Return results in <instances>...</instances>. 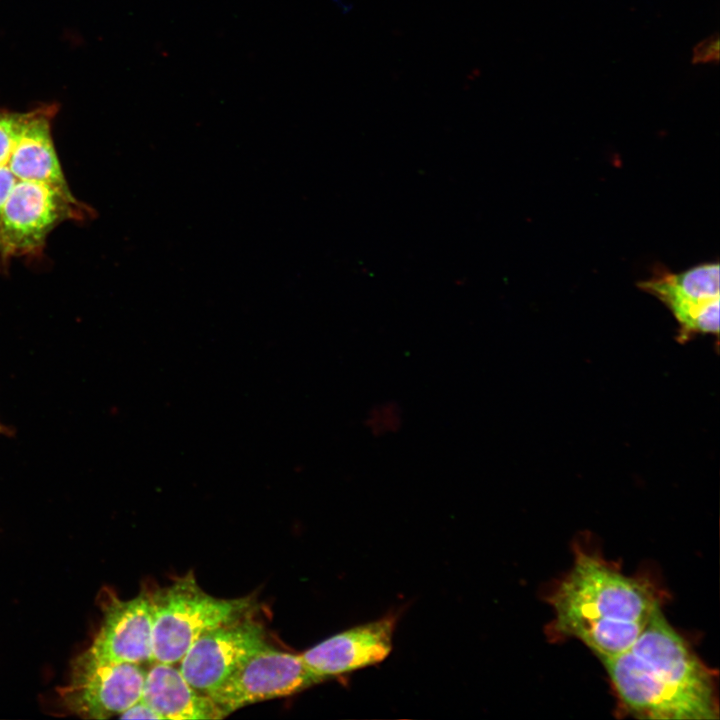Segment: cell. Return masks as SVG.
Here are the masks:
<instances>
[{
    "instance_id": "1",
    "label": "cell",
    "mask_w": 720,
    "mask_h": 720,
    "mask_svg": "<svg viewBox=\"0 0 720 720\" xmlns=\"http://www.w3.org/2000/svg\"><path fill=\"white\" fill-rule=\"evenodd\" d=\"M56 104L27 112L0 108V259L40 256L49 234L66 221L94 218L72 192L58 157Z\"/></svg>"
},
{
    "instance_id": "13",
    "label": "cell",
    "mask_w": 720,
    "mask_h": 720,
    "mask_svg": "<svg viewBox=\"0 0 720 720\" xmlns=\"http://www.w3.org/2000/svg\"><path fill=\"white\" fill-rule=\"evenodd\" d=\"M120 719H163L142 698L127 708L119 716Z\"/></svg>"
},
{
    "instance_id": "11",
    "label": "cell",
    "mask_w": 720,
    "mask_h": 720,
    "mask_svg": "<svg viewBox=\"0 0 720 720\" xmlns=\"http://www.w3.org/2000/svg\"><path fill=\"white\" fill-rule=\"evenodd\" d=\"M142 699L163 719H222L226 713L208 695L193 688L175 664L152 662L146 670Z\"/></svg>"
},
{
    "instance_id": "10",
    "label": "cell",
    "mask_w": 720,
    "mask_h": 720,
    "mask_svg": "<svg viewBox=\"0 0 720 720\" xmlns=\"http://www.w3.org/2000/svg\"><path fill=\"white\" fill-rule=\"evenodd\" d=\"M396 624L394 616L339 632L300 654L321 680L382 662L390 654Z\"/></svg>"
},
{
    "instance_id": "12",
    "label": "cell",
    "mask_w": 720,
    "mask_h": 720,
    "mask_svg": "<svg viewBox=\"0 0 720 720\" xmlns=\"http://www.w3.org/2000/svg\"><path fill=\"white\" fill-rule=\"evenodd\" d=\"M720 40L718 34L711 35L700 43L693 50V63L717 62L719 59Z\"/></svg>"
},
{
    "instance_id": "5",
    "label": "cell",
    "mask_w": 720,
    "mask_h": 720,
    "mask_svg": "<svg viewBox=\"0 0 720 720\" xmlns=\"http://www.w3.org/2000/svg\"><path fill=\"white\" fill-rule=\"evenodd\" d=\"M146 669L140 664L75 658L69 682L58 689L68 711L87 719L119 716L142 698Z\"/></svg>"
},
{
    "instance_id": "2",
    "label": "cell",
    "mask_w": 720,
    "mask_h": 720,
    "mask_svg": "<svg viewBox=\"0 0 720 720\" xmlns=\"http://www.w3.org/2000/svg\"><path fill=\"white\" fill-rule=\"evenodd\" d=\"M626 711L639 718H719L714 673L659 607L623 652L600 659Z\"/></svg>"
},
{
    "instance_id": "14",
    "label": "cell",
    "mask_w": 720,
    "mask_h": 720,
    "mask_svg": "<svg viewBox=\"0 0 720 720\" xmlns=\"http://www.w3.org/2000/svg\"><path fill=\"white\" fill-rule=\"evenodd\" d=\"M6 432V428L0 424V433Z\"/></svg>"
},
{
    "instance_id": "9",
    "label": "cell",
    "mask_w": 720,
    "mask_h": 720,
    "mask_svg": "<svg viewBox=\"0 0 720 720\" xmlns=\"http://www.w3.org/2000/svg\"><path fill=\"white\" fill-rule=\"evenodd\" d=\"M102 611L101 626L85 652L109 662L152 663L153 617L148 592L129 600L110 594Z\"/></svg>"
},
{
    "instance_id": "4",
    "label": "cell",
    "mask_w": 720,
    "mask_h": 720,
    "mask_svg": "<svg viewBox=\"0 0 720 720\" xmlns=\"http://www.w3.org/2000/svg\"><path fill=\"white\" fill-rule=\"evenodd\" d=\"M153 617V662L178 664L204 633L244 617L249 597L223 599L206 593L193 571L148 593Z\"/></svg>"
},
{
    "instance_id": "6",
    "label": "cell",
    "mask_w": 720,
    "mask_h": 720,
    "mask_svg": "<svg viewBox=\"0 0 720 720\" xmlns=\"http://www.w3.org/2000/svg\"><path fill=\"white\" fill-rule=\"evenodd\" d=\"M321 681L300 655L267 645L249 656L208 695L228 715L250 704L293 695Z\"/></svg>"
},
{
    "instance_id": "3",
    "label": "cell",
    "mask_w": 720,
    "mask_h": 720,
    "mask_svg": "<svg viewBox=\"0 0 720 720\" xmlns=\"http://www.w3.org/2000/svg\"><path fill=\"white\" fill-rule=\"evenodd\" d=\"M553 629L581 641L599 659L626 650L660 607L651 584L579 551L550 597Z\"/></svg>"
},
{
    "instance_id": "8",
    "label": "cell",
    "mask_w": 720,
    "mask_h": 720,
    "mask_svg": "<svg viewBox=\"0 0 720 720\" xmlns=\"http://www.w3.org/2000/svg\"><path fill=\"white\" fill-rule=\"evenodd\" d=\"M267 646L263 627L246 617L201 635L178 663L187 682L208 694L249 656Z\"/></svg>"
},
{
    "instance_id": "7",
    "label": "cell",
    "mask_w": 720,
    "mask_h": 720,
    "mask_svg": "<svg viewBox=\"0 0 720 720\" xmlns=\"http://www.w3.org/2000/svg\"><path fill=\"white\" fill-rule=\"evenodd\" d=\"M662 301L679 324V341L696 334L719 333V264L705 263L684 272L661 270L638 283Z\"/></svg>"
}]
</instances>
